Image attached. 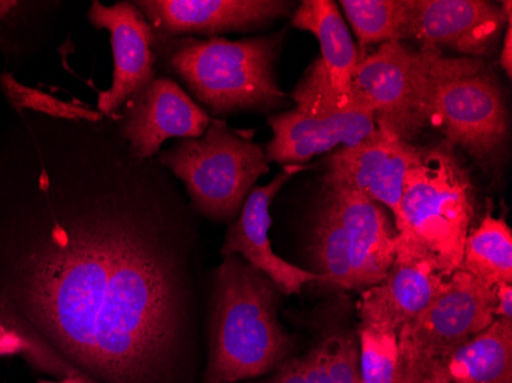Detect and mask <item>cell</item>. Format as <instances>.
Wrapping results in <instances>:
<instances>
[{"instance_id":"ac0fdd59","label":"cell","mask_w":512,"mask_h":383,"mask_svg":"<svg viewBox=\"0 0 512 383\" xmlns=\"http://www.w3.org/2000/svg\"><path fill=\"white\" fill-rule=\"evenodd\" d=\"M293 25L309 31L321 46V63L325 77L342 100H352V80L361 62L338 5L330 0H306L293 14Z\"/></svg>"},{"instance_id":"603a6c76","label":"cell","mask_w":512,"mask_h":383,"mask_svg":"<svg viewBox=\"0 0 512 383\" xmlns=\"http://www.w3.org/2000/svg\"><path fill=\"white\" fill-rule=\"evenodd\" d=\"M313 256L322 284L330 289L356 290L352 255L342 232L341 221L325 201L313 235Z\"/></svg>"},{"instance_id":"d6986e66","label":"cell","mask_w":512,"mask_h":383,"mask_svg":"<svg viewBox=\"0 0 512 383\" xmlns=\"http://www.w3.org/2000/svg\"><path fill=\"white\" fill-rule=\"evenodd\" d=\"M450 383H512V321L494 319L447 364Z\"/></svg>"},{"instance_id":"ffe728a7","label":"cell","mask_w":512,"mask_h":383,"mask_svg":"<svg viewBox=\"0 0 512 383\" xmlns=\"http://www.w3.org/2000/svg\"><path fill=\"white\" fill-rule=\"evenodd\" d=\"M258 383H364L358 344L348 334H332L310 353L284 361L273 376Z\"/></svg>"},{"instance_id":"83f0119b","label":"cell","mask_w":512,"mask_h":383,"mask_svg":"<svg viewBox=\"0 0 512 383\" xmlns=\"http://www.w3.org/2000/svg\"><path fill=\"white\" fill-rule=\"evenodd\" d=\"M28 5L23 2H7V0H0V33L5 27H8L13 20L17 17H22V14L28 10Z\"/></svg>"},{"instance_id":"5b68a950","label":"cell","mask_w":512,"mask_h":383,"mask_svg":"<svg viewBox=\"0 0 512 383\" xmlns=\"http://www.w3.org/2000/svg\"><path fill=\"white\" fill-rule=\"evenodd\" d=\"M157 163L184 184L201 215L223 223L240 215L256 181L269 172L266 151L252 132L232 131L221 118H212L201 137L161 152Z\"/></svg>"},{"instance_id":"1f68e13d","label":"cell","mask_w":512,"mask_h":383,"mask_svg":"<svg viewBox=\"0 0 512 383\" xmlns=\"http://www.w3.org/2000/svg\"><path fill=\"white\" fill-rule=\"evenodd\" d=\"M500 11H502V16L503 19H505L506 25H508V23H512V4L509 2V0L503 2L502 7H500Z\"/></svg>"},{"instance_id":"7a4b0ae2","label":"cell","mask_w":512,"mask_h":383,"mask_svg":"<svg viewBox=\"0 0 512 383\" xmlns=\"http://www.w3.org/2000/svg\"><path fill=\"white\" fill-rule=\"evenodd\" d=\"M279 290L241 256L215 270L206 383H234L275 371L293 342L278 322Z\"/></svg>"},{"instance_id":"484cf974","label":"cell","mask_w":512,"mask_h":383,"mask_svg":"<svg viewBox=\"0 0 512 383\" xmlns=\"http://www.w3.org/2000/svg\"><path fill=\"white\" fill-rule=\"evenodd\" d=\"M28 351L27 342L17 336L14 331L0 325V357L25 354Z\"/></svg>"},{"instance_id":"5bb4252c","label":"cell","mask_w":512,"mask_h":383,"mask_svg":"<svg viewBox=\"0 0 512 383\" xmlns=\"http://www.w3.org/2000/svg\"><path fill=\"white\" fill-rule=\"evenodd\" d=\"M306 167L299 164L284 166L283 171L279 172L269 184L253 187L249 197L244 201L237 220L227 230L226 241L221 247V255L224 258L241 256L253 269L264 273L278 287L279 292L286 295L301 292L307 282H322L318 273L299 269L276 255L269 236V230L272 227L270 206L273 198L293 175L304 171Z\"/></svg>"},{"instance_id":"cb8c5ba5","label":"cell","mask_w":512,"mask_h":383,"mask_svg":"<svg viewBox=\"0 0 512 383\" xmlns=\"http://www.w3.org/2000/svg\"><path fill=\"white\" fill-rule=\"evenodd\" d=\"M359 367L364 383H399L398 334L358 328Z\"/></svg>"},{"instance_id":"30bf717a","label":"cell","mask_w":512,"mask_h":383,"mask_svg":"<svg viewBox=\"0 0 512 383\" xmlns=\"http://www.w3.org/2000/svg\"><path fill=\"white\" fill-rule=\"evenodd\" d=\"M451 276L434 256L398 235L390 272L378 285L362 292L359 328L399 334L448 289Z\"/></svg>"},{"instance_id":"52a82bcc","label":"cell","mask_w":512,"mask_h":383,"mask_svg":"<svg viewBox=\"0 0 512 383\" xmlns=\"http://www.w3.org/2000/svg\"><path fill=\"white\" fill-rule=\"evenodd\" d=\"M298 103L292 111L273 115L269 125L272 140L266 148L267 160L284 166H306L315 155L355 146L376 129L375 114L353 95L342 100L325 77L316 60L293 92Z\"/></svg>"},{"instance_id":"9c48e42d","label":"cell","mask_w":512,"mask_h":383,"mask_svg":"<svg viewBox=\"0 0 512 383\" xmlns=\"http://www.w3.org/2000/svg\"><path fill=\"white\" fill-rule=\"evenodd\" d=\"M352 94L373 111L376 125L411 143L428 128L427 51L381 45L356 66Z\"/></svg>"},{"instance_id":"4dcf8cb0","label":"cell","mask_w":512,"mask_h":383,"mask_svg":"<svg viewBox=\"0 0 512 383\" xmlns=\"http://www.w3.org/2000/svg\"><path fill=\"white\" fill-rule=\"evenodd\" d=\"M37 383H97L96 380L82 376V374H73V376L62 377L60 380H39Z\"/></svg>"},{"instance_id":"d4e9b609","label":"cell","mask_w":512,"mask_h":383,"mask_svg":"<svg viewBox=\"0 0 512 383\" xmlns=\"http://www.w3.org/2000/svg\"><path fill=\"white\" fill-rule=\"evenodd\" d=\"M0 85L4 88L14 111L30 109V111L42 112V114L53 115V117L88 120V122H99L105 118L97 109L77 105V103L60 102V100L54 99L53 95L25 88L8 74L0 76Z\"/></svg>"},{"instance_id":"7c38bea8","label":"cell","mask_w":512,"mask_h":383,"mask_svg":"<svg viewBox=\"0 0 512 383\" xmlns=\"http://www.w3.org/2000/svg\"><path fill=\"white\" fill-rule=\"evenodd\" d=\"M111 118L140 160H152L171 138L201 137L212 122L209 112L168 77H155Z\"/></svg>"},{"instance_id":"e0dca14e","label":"cell","mask_w":512,"mask_h":383,"mask_svg":"<svg viewBox=\"0 0 512 383\" xmlns=\"http://www.w3.org/2000/svg\"><path fill=\"white\" fill-rule=\"evenodd\" d=\"M329 204L339 221L352 255L356 290L378 285L390 272L396 258L398 230L385 207L355 190L327 187Z\"/></svg>"},{"instance_id":"4316f807","label":"cell","mask_w":512,"mask_h":383,"mask_svg":"<svg viewBox=\"0 0 512 383\" xmlns=\"http://www.w3.org/2000/svg\"><path fill=\"white\" fill-rule=\"evenodd\" d=\"M494 318L512 321V284L497 285Z\"/></svg>"},{"instance_id":"2e32d148","label":"cell","mask_w":512,"mask_h":383,"mask_svg":"<svg viewBox=\"0 0 512 383\" xmlns=\"http://www.w3.org/2000/svg\"><path fill=\"white\" fill-rule=\"evenodd\" d=\"M134 5L155 34L166 37L252 31L292 8L276 0H137Z\"/></svg>"},{"instance_id":"4fadbf2b","label":"cell","mask_w":512,"mask_h":383,"mask_svg":"<svg viewBox=\"0 0 512 383\" xmlns=\"http://www.w3.org/2000/svg\"><path fill=\"white\" fill-rule=\"evenodd\" d=\"M88 20L92 27L111 34L112 85L97 97V111L111 118L157 77L155 33L134 2H117L108 7L96 0L89 8Z\"/></svg>"},{"instance_id":"8992f818","label":"cell","mask_w":512,"mask_h":383,"mask_svg":"<svg viewBox=\"0 0 512 383\" xmlns=\"http://www.w3.org/2000/svg\"><path fill=\"white\" fill-rule=\"evenodd\" d=\"M425 51L428 126L439 129L451 148L459 146L479 160H490L508 131L496 76L483 60Z\"/></svg>"},{"instance_id":"9a60e30c","label":"cell","mask_w":512,"mask_h":383,"mask_svg":"<svg viewBox=\"0 0 512 383\" xmlns=\"http://www.w3.org/2000/svg\"><path fill=\"white\" fill-rule=\"evenodd\" d=\"M502 11L483 0H410L408 39L421 50L485 56L502 30Z\"/></svg>"},{"instance_id":"44dd1931","label":"cell","mask_w":512,"mask_h":383,"mask_svg":"<svg viewBox=\"0 0 512 383\" xmlns=\"http://www.w3.org/2000/svg\"><path fill=\"white\" fill-rule=\"evenodd\" d=\"M460 270L496 289L512 284V232L503 218L485 215L468 235Z\"/></svg>"},{"instance_id":"8fae6325","label":"cell","mask_w":512,"mask_h":383,"mask_svg":"<svg viewBox=\"0 0 512 383\" xmlns=\"http://www.w3.org/2000/svg\"><path fill=\"white\" fill-rule=\"evenodd\" d=\"M417 152V146L376 125L375 132L358 145L330 155L324 180L327 187L355 190L381 204L393 213L394 226H398L405 175Z\"/></svg>"},{"instance_id":"3957f363","label":"cell","mask_w":512,"mask_h":383,"mask_svg":"<svg viewBox=\"0 0 512 383\" xmlns=\"http://www.w3.org/2000/svg\"><path fill=\"white\" fill-rule=\"evenodd\" d=\"M155 33V31H154ZM281 36L246 40L166 37L155 34L154 51L215 115L272 111L286 102L275 76Z\"/></svg>"},{"instance_id":"f546056e","label":"cell","mask_w":512,"mask_h":383,"mask_svg":"<svg viewBox=\"0 0 512 383\" xmlns=\"http://www.w3.org/2000/svg\"><path fill=\"white\" fill-rule=\"evenodd\" d=\"M424 383H450L447 365H437V367H434L430 376L424 380Z\"/></svg>"},{"instance_id":"f1b7e54d","label":"cell","mask_w":512,"mask_h":383,"mask_svg":"<svg viewBox=\"0 0 512 383\" xmlns=\"http://www.w3.org/2000/svg\"><path fill=\"white\" fill-rule=\"evenodd\" d=\"M500 65L505 69L508 77L512 74V23L506 27L505 37H503V50L500 54Z\"/></svg>"},{"instance_id":"277c9868","label":"cell","mask_w":512,"mask_h":383,"mask_svg":"<svg viewBox=\"0 0 512 383\" xmlns=\"http://www.w3.org/2000/svg\"><path fill=\"white\" fill-rule=\"evenodd\" d=\"M402 218L396 230L437 259L453 275L474 217V187L448 143L419 148L405 175Z\"/></svg>"},{"instance_id":"7402d4cb","label":"cell","mask_w":512,"mask_h":383,"mask_svg":"<svg viewBox=\"0 0 512 383\" xmlns=\"http://www.w3.org/2000/svg\"><path fill=\"white\" fill-rule=\"evenodd\" d=\"M339 5L358 37L361 60L370 46L408 39L410 0H342Z\"/></svg>"},{"instance_id":"6da1fadb","label":"cell","mask_w":512,"mask_h":383,"mask_svg":"<svg viewBox=\"0 0 512 383\" xmlns=\"http://www.w3.org/2000/svg\"><path fill=\"white\" fill-rule=\"evenodd\" d=\"M171 189L112 118L16 111L0 134V325L28 364L165 383L189 327Z\"/></svg>"},{"instance_id":"ba28073f","label":"cell","mask_w":512,"mask_h":383,"mask_svg":"<svg viewBox=\"0 0 512 383\" xmlns=\"http://www.w3.org/2000/svg\"><path fill=\"white\" fill-rule=\"evenodd\" d=\"M496 289L457 270L450 285L398 334L399 383H424L460 347L494 322Z\"/></svg>"}]
</instances>
